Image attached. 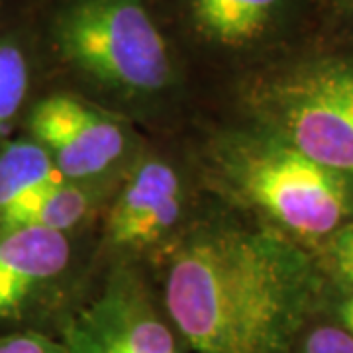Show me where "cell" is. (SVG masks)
<instances>
[{
	"mask_svg": "<svg viewBox=\"0 0 353 353\" xmlns=\"http://www.w3.org/2000/svg\"><path fill=\"white\" fill-rule=\"evenodd\" d=\"M328 285L314 253L238 216H206L163 250L165 314L190 353H290Z\"/></svg>",
	"mask_w": 353,
	"mask_h": 353,
	"instance_id": "obj_1",
	"label": "cell"
},
{
	"mask_svg": "<svg viewBox=\"0 0 353 353\" xmlns=\"http://www.w3.org/2000/svg\"><path fill=\"white\" fill-rule=\"evenodd\" d=\"M202 171L232 206L310 252L353 220V185L252 124L210 139Z\"/></svg>",
	"mask_w": 353,
	"mask_h": 353,
	"instance_id": "obj_2",
	"label": "cell"
},
{
	"mask_svg": "<svg viewBox=\"0 0 353 353\" xmlns=\"http://www.w3.org/2000/svg\"><path fill=\"white\" fill-rule=\"evenodd\" d=\"M250 124L275 134L353 185V53L308 51L241 87Z\"/></svg>",
	"mask_w": 353,
	"mask_h": 353,
	"instance_id": "obj_3",
	"label": "cell"
},
{
	"mask_svg": "<svg viewBox=\"0 0 353 353\" xmlns=\"http://www.w3.org/2000/svg\"><path fill=\"white\" fill-rule=\"evenodd\" d=\"M50 32L65 63L120 99H152L175 79L169 46L143 0H69Z\"/></svg>",
	"mask_w": 353,
	"mask_h": 353,
	"instance_id": "obj_4",
	"label": "cell"
},
{
	"mask_svg": "<svg viewBox=\"0 0 353 353\" xmlns=\"http://www.w3.org/2000/svg\"><path fill=\"white\" fill-rule=\"evenodd\" d=\"M67 353H187L159 296L136 267L114 263L59 330Z\"/></svg>",
	"mask_w": 353,
	"mask_h": 353,
	"instance_id": "obj_5",
	"label": "cell"
},
{
	"mask_svg": "<svg viewBox=\"0 0 353 353\" xmlns=\"http://www.w3.org/2000/svg\"><path fill=\"white\" fill-rule=\"evenodd\" d=\"M69 236L43 228H0V334L36 330L59 338L87 289L69 281Z\"/></svg>",
	"mask_w": 353,
	"mask_h": 353,
	"instance_id": "obj_6",
	"label": "cell"
},
{
	"mask_svg": "<svg viewBox=\"0 0 353 353\" xmlns=\"http://www.w3.org/2000/svg\"><path fill=\"white\" fill-rule=\"evenodd\" d=\"M26 136L50 153L67 181H112L130 167L132 134L116 116L71 94L55 92L32 101L24 120Z\"/></svg>",
	"mask_w": 353,
	"mask_h": 353,
	"instance_id": "obj_7",
	"label": "cell"
},
{
	"mask_svg": "<svg viewBox=\"0 0 353 353\" xmlns=\"http://www.w3.org/2000/svg\"><path fill=\"white\" fill-rule=\"evenodd\" d=\"M187 192L183 176L163 157L141 155L118 181L102 243L114 255L165 250L183 230Z\"/></svg>",
	"mask_w": 353,
	"mask_h": 353,
	"instance_id": "obj_8",
	"label": "cell"
},
{
	"mask_svg": "<svg viewBox=\"0 0 353 353\" xmlns=\"http://www.w3.org/2000/svg\"><path fill=\"white\" fill-rule=\"evenodd\" d=\"M185 6L202 39L220 50L245 51L277 38L294 0H185Z\"/></svg>",
	"mask_w": 353,
	"mask_h": 353,
	"instance_id": "obj_9",
	"label": "cell"
},
{
	"mask_svg": "<svg viewBox=\"0 0 353 353\" xmlns=\"http://www.w3.org/2000/svg\"><path fill=\"white\" fill-rule=\"evenodd\" d=\"M67 181L50 153L26 134L0 143V228H16L51 187Z\"/></svg>",
	"mask_w": 353,
	"mask_h": 353,
	"instance_id": "obj_10",
	"label": "cell"
},
{
	"mask_svg": "<svg viewBox=\"0 0 353 353\" xmlns=\"http://www.w3.org/2000/svg\"><path fill=\"white\" fill-rule=\"evenodd\" d=\"M34 57L28 39L10 22L0 26V143L22 126L32 104Z\"/></svg>",
	"mask_w": 353,
	"mask_h": 353,
	"instance_id": "obj_11",
	"label": "cell"
},
{
	"mask_svg": "<svg viewBox=\"0 0 353 353\" xmlns=\"http://www.w3.org/2000/svg\"><path fill=\"white\" fill-rule=\"evenodd\" d=\"M110 183L112 181H63L46 190L26 210L16 228H43L69 236L97 212L102 201H106V187H110Z\"/></svg>",
	"mask_w": 353,
	"mask_h": 353,
	"instance_id": "obj_12",
	"label": "cell"
},
{
	"mask_svg": "<svg viewBox=\"0 0 353 353\" xmlns=\"http://www.w3.org/2000/svg\"><path fill=\"white\" fill-rule=\"evenodd\" d=\"M312 253L328 290L353 289V220L334 230Z\"/></svg>",
	"mask_w": 353,
	"mask_h": 353,
	"instance_id": "obj_13",
	"label": "cell"
},
{
	"mask_svg": "<svg viewBox=\"0 0 353 353\" xmlns=\"http://www.w3.org/2000/svg\"><path fill=\"white\" fill-rule=\"evenodd\" d=\"M290 353H353V338L326 316H316L296 338Z\"/></svg>",
	"mask_w": 353,
	"mask_h": 353,
	"instance_id": "obj_14",
	"label": "cell"
},
{
	"mask_svg": "<svg viewBox=\"0 0 353 353\" xmlns=\"http://www.w3.org/2000/svg\"><path fill=\"white\" fill-rule=\"evenodd\" d=\"M0 353H67V350L57 336L24 330L0 334Z\"/></svg>",
	"mask_w": 353,
	"mask_h": 353,
	"instance_id": "obj_15",
	"label": "cell"
},
{
	"mask_svg": "<svg viewBox=\"0 0 353 353\" xmlns=\"http://www.w3.org/2000/svg\"><path fill=\"white\" fill-rule=\"evenodd\" d=\"M330 12L334 14L340 22L353 28V0H324Z\"/></svg>",
	"mask_w": 353,
	"mask_h": 353,
	"instance_id": "obj_16",
	"label": "cell"
},
{
	"mask_svg": "<svg viewBox=\"0 0 353 353\" xmlns=\"http://www.w3.org/2000/svg\"><path fill=\"white\" fill-rule=\"evenodd\" d=\"M328 320L336 322L340 328H343L353 338V312H340V314H322Z\"/></svg>",
	"mask_w": 353,
	"mask_h": 353,
	"instance_id": "obj_17",
	"label": "cell"
},
{
	"mask_svg": "<svg viewBox=\"0 0 353 353\" xmlns=\"http://www.w3.org/2000/svg\"><path fill=\"white\" fill-rule=\"evenodd\" d=\"M10 0H0V26L10 22Z\"/></svg>",
	"mask_w": 353,
	"mask_h": 353,
	"instance_id": "obj_18",
	"label": "cell"
}]
</instances>
